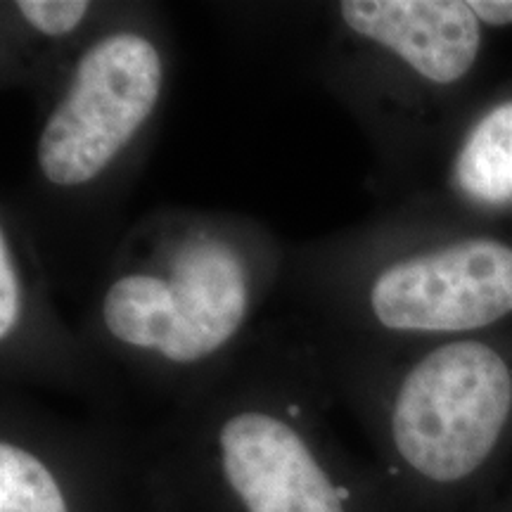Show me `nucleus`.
<instances>
[{"instance_id":"423d86ee","label":"nucleus","mask_w":512,"mask_h":512,"mask_svg":"<svg viewBox=\"0 0 512 512\" xmlns=\"http://www.w3.org/2000/svg\"><path fill=\"white\" fill-rule=\"evenodd\" d=\"M131 472L110 441L5 413L0 512H119Z\"/></svg>"},{"instance_id":"f257e3e1","label":"nucleus","mask_w":512,"mask_h":512,"mask_svg":"<svg viewBox=\"0 0 512 512\" xmlns=\"http://www.w3.org/2000/svg\"><path fill=\"white\" fill-rule=\"evenodd\" d=\"M159 512H396L304 401L247 392L211 401L138 463Z\"/></svg>"},{"instance_id":"f03ea898","label":"nucleus","mask_w":512,"mask_h":512,"mask_svg":"<svg viewBox=\"0 0 512 512\" xmlns=\"http://www.w3.org/2000/svg\"><path fill=\"white\" fill-rule=\"evenodd\" d=\"M256 304L247 247L219 223L169 230L143 259L112 275L100 323L121 349L169 368H195L238 339Z\"/></svg>"},{"instance_id":"9d476101","label":"nucleus","mask_w":512,"mask_h":512,"mask_svg":"<svg viewBox=\"0 0 512 512\" xmlns=\"http://www.w3.org/2000/svg\"><path fill=\"white\" fill-rule=\"evenodd\" d=\"M470 8L477 19L489 27H510L512 0H470Z\"/></svg>"},{"instance_id":"39448f33","label":"nucleus","mask_w":512,"mask_h":512,"mask_svg":"<svg viewBox=\"0 0 512 512\" xmlns=\"http://www.w3.org/2000/svg\"><path fill=\"white\" fill-rule=\"evenodd\" d=\"M370 320L389 332H470L512 313V247L458 240L384 264L366 285Z\"/></svg>"},{"instance_id":"1a4fd4ad","label":"nucleus","mask_w":512,"mask_h":512,"mask_svg":"<svg viewBox=\"0 0 512 512\" xmlns=\"http://www.w3.org/2000/svg\"><path fill=\"white\" fill-rule=\"evenodd\" d=\"M15 15L24 27L43 38L62 41L76 34L91 17L93 3L86 0H19L12 3Z\"/></svg>"},{"instance_id":"0eeeda50","label":"nucleus","mask_w":512,"mask_h":512,"mask_svg":"<svg viewBox=\"0 0 512 512\" xmlns=\"http://www.w3.org/2000/svg\"><path fill=\"white\" fill-rule=\"evenodd\" d=\"M337 12L351 36L439 86L463 79L482 48V22L463 0H344Z\"/></svg>"},{"instance_id":"20e7f679","label":"nucleus","mask_w":512,"mask_h":512,"mask_svg":"<svg viewBox=\"0 0 512 512\" xmlns=\"http://www.w3.org/2000/svg\"><path fill=\"white\" fill-rule=\"evenodd\" d=\"M164 81V55L145 31L114 29L95 38L38 133L43 181L79 190L105 176L155 117Z\"/></svg>"},{"instance_id":"6e6552de","label":"nucleus","mask_w":512,"mask_h":512,"mask_svg":"<svg viewBox=\"0 0 512 512\" xmlns=\"http://www.w3.org/2000/svg\"><path fill=\"white\" fill-rule=\"evenodd\" d=\"M456 183L486 207L512 202V100L486 112L456 159Z\"/></svg>"},{"instance_id":"7ed1b4c3","label":"nucleus","mask_w":512,"mask_h":512,"mask_svg":"<svg viewBox=\"0 0 512 512\" xmlns=\"http://www.w3.org/2000/svg\"><path fill=\"white\" fill-rule=\"evenodd\" d=\"M366 413L389 496L394 484L448 489L470 482L501 444L512 415V373L489 344L451 342L422 356Z\"/></svg>"}]
</instances>
